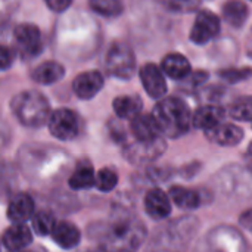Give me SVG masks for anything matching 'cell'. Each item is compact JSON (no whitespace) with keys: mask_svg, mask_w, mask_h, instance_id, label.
<instances>
[{"mask_svg":"<svg viewBox=\"0 0 252 252\" xmlns=\"http://www.w3.org/2000/svg\"><path fill=\"white\" fill-rule=\"evenodd\" d=\"M130 131L134 137V140H152L161 136V133L158 131V127L152 118V115H146V114H139L136 115L133 120H130Z\"/></svg>","mask_w":252,"mask_h":252,"instance_id":"obj_22","label":"cell"},{"mask_svg":"<svg viewBox=\"0 0 252 252\" xmlns=\"http://www.w3.org/2000/svg\"><path fill=\"white\" fill-rule=\"evenodd\" d=\"M167 149V143L162 136L152 140H133L131 143H124L123 155L134 165H145L157 161Z\"/></svg>","mask_w":252,"mask_h":252,"instance_id":"obj_7","label":"cell"},{"mask_svg":"<svg viewBox=\"0 0 252 252\" xmlns=\"http://www.w3.org/2000/svg\"><path fill=\"white\" fill-rule=\"evenodd\" d=\"M226 114H229V115H230L233 120H236V121H245V123L251 121V118H252L251 97H250V96H242V97H239V99L233 100V102L229 105V108H227Z\"/></svg>","mask_w":252,"mask_h":252,"instance_id":"obj_28","label":"cell"},{"mask_svg":"<svg viewBox=\"0 0 252 252\" xmlns=\"http://www.w3.org/2000/svg\"><path fill=\"white\" fill-rule=\"evenodd\" d=\"M13 59H15L13 52L7 46L0 44V71H4V69L10 68L12 63H13Z\"/></svg>","mask_w":252,"mask_h":252,"instance_id":"obj_38","label":"cell"},{"mask_svg":"<svg viewBox=\"0 0 252 252\" xmlns=\"http://www.w3.org/2000/svg\"><path fill=\"white\" fill-rule=\"evenodd\" d=\"M220 32V19L211 10H201L195 18L190 30V41L195 44H207Z\"/></svg>","mask_w":252,"mask_h":252,"instance_id":"obj_11","label":"cell"},{"mask_svg":"<svg viewBox=\"0 0 252 252\" xmlns=\"http://www.w3.org/2000/svg\"><path fill=\"white\" fill-rule=\"evenodd\" d=\"M226 109L219 105H208L201 106L193 115H192V126L199 130H211L213 127L219 126L224 121Z\"/></svg>","mask_w":252,"mask_h":252,"instance_id":"obj_18","label":"cell"},{"mask_svg":"<svg viewBox=\"0 0 252 252\" xmlns=\"http://www.w3.org/2000/svg\"><path fill=\"white\" fill-rule=\"evenodd\" d=\"M68 185L72 190H84L94 186V170L89 162H80L71 174Z\"/></svg>","mask_w":252,"mask_h":252,"instance_id":"obj_27","label":"cell"},{"mask_svg":"<svg viewBox=\"0 0 252 252\" xmlns=\"http://www.w3.org/2000/svg\"><path fill=\"white\" fill-rule=\"evenodd\" d=\"M96 232L103 252H137L146 236L145 224L126 213L106 224H100Z\"/></svg>","mask_w":252,"mask_h":252,"instance_id":"obj_2","label":"cell"},{"mask_svg":"<svg viewBox=\"0 0 252 252\" xmlns=\"http://www.w3.org/2000/svg\"><path fill=\"white\" fill-rule=\"evenodd\" d=\"M171 170L167 167H151L145 171V177L152 183H162L171 177Z\"/></svg>","mask_w":252,"mask_h":252,"instance_id":"obj_35","label":"cell"},{"mask_svg":"<svg viewBox=\"0 0 252 252\" xmlns=\"http://www.w3.org/2000/svg\"><path fill=\"white\" fill-rule=\"evenodd\" d=\"M140 81L146 93L154 99H162L167 93V83L164 72L155 63H146L139 71Z\"/></svg>","mask_w":252,"mask_h":252,"instance_id":"obj_12","label":"cell"},{"mask_svg":"<svg viewBox=\"0 0 252 252\" xmlns=\"http://www.w3.org/2000/svg\"><path fill=\"white\" fill-rule=\"evenodd\" d=\"M32 242V232L28 229L24 223L22 224H13L1 236L3 247L10 252L22 251Z\"/></svg>","mask_w":252,"mask_h":252,"instance_id":"obj_17","label":"cell"},{"mask_svg":"<svg viewBox=\"0 0 252 252\" xmlns=\"http://www.w3.org/2000/svg\"><path fill=\"white\" fill-rule=\"evenodd\" d=\"M50 235H52V239L55 241V244L63 250L75 248L81 239V233H80L78 227L69 221L56 223Z\"/></svg>","mask_w":252,"mask_h":252,"instance_id":"obj_21","label":"cell"},{"mask_svg":"<svg viewBox=\"0 0 252 252\" xmlns=\"http://www.w3.org/2000/svg\"><path fill=\"white\" fill-rule=\"evenodd\" d=\"M208 72L207 71H195V72H190L186 78H188V84L193 89H198L201 86H204L207 81H208ZM185 78V80H186Z\"/></svg>","mask_w":252,"mask_h":252,"instance_id":"obj_37","label":"cell"},{"mask_svg":"<svg viewBox=\"0 0 252 252\" xmlns=\"http://www.w3.org/2000/svg\"><path fill=\"white\" fill-rule=\"evenodd\" d=\"M108 128H109V134H111L112 140H115L117 143H126L127 131L123 124H120L118 121H109Z\"/></svg>","mask_w":252,"mask_h":252,"instance_id":"obj_36","label":"cell"},{"mask_svg":"<svg viewBox=\"0 0 252 252\" xmlns=\"http://www.w3.org/2000/svg\"><path fill=\"white\" fill-rule=\"evenodd\" d=\"M152 118L161 136L177 139L185 136L192 127V112L179 97H162L152 111Z\"/></svg>","mask_w":252,"mask_h":252,"instance_id":"obj_3","label":"cell"},{"mask_svg":"<svg viewBox=\"0 0 252 252\" xmlns=\"http://www.w3.org/2000/svg\"><path fill=\"white\" fill-rule=\"evenodd\" d=\"M103 75L99 71H86L75 77L72 81V90L77 97L87 100L94 97L103 87Z\"/></svg>","mask_w":252,"mask_h":252,"instance_id":"obj_14","label":"cell"},{"mask_svg":"<svg viewBox=\"0 0 252 252\" xmlns=\"http://www.w3.org/2000/svg\"><path fill=\"white\" fill-rule=\"evenodd\" d=\"M15 252H27V251H15Z\"/></svg>","mask_w":252,"mask_h":252,"instance_id":"obj_42","label":"cell"},{"mask_svg":"<svg viewBox=\"0 0 252 252\" xmlns=\"http://www.w3.org/2000/svg\"><path fill=\"white\" fill-rule=\"evenodd\" d=\"M199 227V223L195 217H183L174 223H171L167 227V235L171 244L180 245V244H188L196 233Z\"/></svg>","mask_w":252,"mask_h":252,"instance_id":"obj_19","label":"cell"},{"mask_svg":"<svg viewBox=\"0 0 252 252\" xmlns=\"http://www.w3.org/2000/svg\"><path fill=\"white\" fill-rule=\"evenodd\" d=\"M223 18L235 28H241L250 18V7L242 0H229L223 6Z\"/></svg>","mask_w":252,"mask_h":252,"instance_id":"obj_25","label":"cell"},{"mask_svg":"<svg viewBox=\"0 0 252 252\" xmlns=\"http://www.w3.org/2000/svg\"><path fill=\"white\" fill-rule=\"evenodd\" d=\"M34 210H35L34 199L28 193H16L9 201L6 214L13 224H22L31 220Z\"/></svg>","mask_w":252,"mask_h":252,"instance_id":"obj_16","label":"cell"},{"mask_svg":"<svg viewBox=\"0 0 252 252\" xmlns=\"http://www.w3.org/2000/svg\"><path fill=\"white\" fill-rule=\"evenodd\" d=\"M142 106H143L142 99L136 94L118 96L114 100V111L120 120H133L136 115L142 112Z\"/></svg>","mask_w":252,"mask_h":252,"instance_id":"obj_26","label":"cell"},{"mask_svg":"<svg viewBox=\"0 0 252 252\" xmlns=\"http://www.w3.org/2000/svg\"><path fill=\"white\" fill-rule=\"evenodd\" d=\"M47 126L50 134L63 142L74 140L80 134L81 128L78 115L66 108L53 111L47 118Z\"/></svg>","mask_w":252,"mask_h":252,"instance_id":"obj_9","label":"cell"},{"mask_svg":"<svg viewBox=\"0 0 252 252\" xmlns=\"http://www.w3.org/2000/svg\"><path fill=\"white\" fill-rule=\"evenodd\" d=\"M146 214L152 220H164L171 214V201L170 196L159 188H152L143 201Z\"/></svg>","mask_w":252,"mask_h":252,"instance_id":"obj_13","label":"cell"},{"mask_svg":"<svg viewBox=\"0 0 252 252\" xmlns=\"http://www.w3.org/2000/svg\"><path fill=\"white\" fill-rule=\"evenodd\" d=\"M207 245L211 252H248L244 235L229 226H219L207 236Z\"/></svg>","mask_w":252,"mask_h":252,"instance_id":"obj_8","label":"cell"},{"mask_svg":"<svg viewBox=\"0 0 252 252\" xmlns=\"http://www.w3.org/2000/svg\"><path fill=\"white\" fill-rule=\"evenodd\" d=\"M205 136L210 142L219 145V146H236L244 139V130L235 124H226L224 121L219 126L213 127L211 130L205 131Z\"/></svg>","mask_w":252,"mask_h":252,"instance_id":"obj_15","label":"cell"},{"mask_svg":"<svg viewBox=\"0 0 252 252\" xmlns=\"http://www.w3.org/2000/svg\"><path fill=\"white\" fill-rule=\"evenodd\" d=\"M202 0H162L164 6L173 13H190L195 12Z\"/></svg>","mask_w":252,"mask_h":252,"instance_id":"obj_33","label":"cell"},{"mask_svg":"<svg viewBox=\"0 0 252 252\" xmlns=\"http://www.w3.org/2000/svg\"><path fill=\"white\" fill-rule=\"evenodd\" d=\"M13 38L24 58H34L41 52V31L34 24H19L13 30Z\"/></svg>","mask_w":252,"mask_h":252,"instance_id":"obj_10","label":"cell"},{"mask_svg":"<svg viewBox=\"0 0 252 252\" xmlns=\"http://www.w3.org/2000/svg\"><path fill=\"white\" fill-rule=\"evenodd\" d=\"M89 6L93 12L106 18H115L124 9L123 0H89Z\"/></svg>","mask_w":252,"mask_h":252,"instance_id":"obj_29","label":"cell"},{"mask_svg":"<svg viewBox=\"0 0 252 252\" xmlns=\"http://www.w3.org/2000/svg\"><path fill=\"white\" fill-rule=\"evenodd\" d=\"M32 230L40 236H49L56 224V220L52 213L49 211H38L32 214Z\"/></svg>","mask_w":252,"mask_h":252,"instance_id":"obj_30","label":"cell"},{"mask_svg":"<svg viewBox=\"0 0 252 252\" xmlns=\"http://www.w3.org/2000/svg\"><path fill=\"white\" fill-rule=\"evenodd\" d=\"M63 75H65V68L59 62L49 61V62H43L41 65H38L32 71L31 78L38 84L50 86V84H55L59 80H62Z\"/></svg>","mask_w":252,"mask_h":252,"instance_id":"obj_24","label":"cell"},{"mask_svg":"<svg viewBox=\"0 0 252 252\" xmlns=\"http://www.w3.org/2000/svg\"><path fill=\"white\" fill-rule=\"evenodd\" d=\"M9 140V131L4 126H0V149L7 143Z\"/></svg>","mask_w":252,"mask_h":252,"instance_id":"obj_41","label":"cell"},{"mask_svg":"<svg viewBox=\"0 0 252 252\" xmlns=\"http://www.w3.org/2000/svg\"><path fill=\"white\" fill-rule=\"evenodd\" d=\"M161 71L173 80H185L192 72V66L186 56L180 53H170L162 59Z\"/></svg>","mask_w":252,"mask_h":252,"instance_id":"obj_23","label":"cell"},{"mask_svg":"<svg viewBox=\"0 0 252 252\" xmlns=\"http://www.w3.org/2000/svg\"><path fill=\"white\" fill-rule=\"evenodd\" d=\"M241 226H244L247 230H251V211L250 210H247L241 216Z\"/></svg>","mask_w":252,"mask_h":252,"instance_id":"obj_40","label":"cell"},{"mask_svg":"<svg viewBox=\"0 0 252 252\" xmlns=\"http://www.w3.org/2000/svg\"><path fill=\"white\" fill-rule=\"evenodd\" d=\"M250 77H251V69L248 66L247 68H229V69L220 71V78H223L224 81H227L230 84L245 81Z\"/></svg>","mask_w":252,"mask_h":252,"instance_id":"obj_34","label":"cell"},{"mask_svg":"<svg viewBox=\"0 0 252 252\" xmlns=\"http://www.w3.org/2000/svg\"><path fill=\"white\" fill-rule=\"evenodd\" d=\"M21 170L31 180H50L65 173L69 157L65 151L52 145H24L18 154Z\"/></svg>","mask_w":252,"mask_h":252,"instance_id":"obj_1","label":"cell"},{"mask_svg":"<svg viewBox=\"0 0 252 252\" xmlns=\"http://www.w3.org/2000/svg\"><path fill=\"white\" fill-rule=\"evenodd\" d=\"M106 69L109 75L120 80H130L136 72V56L131 47L127 43L117 41L111 44L106 59Z\"/></svg>","mask_w":252,"mask_h":252,"instance_id":"obj_6","label":"cell"},{"mask_svg":"<svg viewBox=\"0 0 252 252\" xmlns=\"http://www.w3.org/2000/svg\"><path fill=\"white\" fill-rule=\"evenodd\" d=\"M118 183V174L112 168H102L94 176V186L100 192H111Z\"/></svg>","mask_w":252,"mask_h":252,"instance_id":"obj_32","label":"cell"},{"mask_svg":"<svg viewBox=\"0 0 252 252\" xmlns=\"http://www.w3.org/2000/svg\"><path fill=\"white\" fill-rule=\"evenodd\" d=\"M216 183L221 193L227 198L247 199L251 193L250 171L238 164H232L223 168L216 176Z\"/></svg>","mask_w":252,"mask_h":252,"instance_id":"obj_5","label":"cell"},{"mask_svg":"<svg viewBox=\"0 0 252 252\" xmlns=\"http://www.w3.org/2000/svg\"><path fill=\"white\" fill-rule=\"evenodd\" d=\"M16 182V170L7 162H0V201L7 198Z\"/></svg>","mask_w":252,"mask_h":252,"instance_id":"obj_31","label":"cell"},{"mask_svg":"<svg viewBox=\"0 0 252 252\" xmlns=\"http://www.w3.org/2000/svg\"><path fill=\"white\" fill-rule=\"evenodd\" d=\"M44 1L49 6V9H52L53 12H58V13L65 12L72 3V0H44Z\"/></svg>","mask_w":252,"mask_h":252,"instance_id":"obj_39","label":"cell"},{"mask_svg":"<svg viewBox=\"0 0 252 252\" xmlns=\"http://www.w3.org/2000/svg\"><path fill=\"white\" fill-rule=\"evenodd\" d=\"M170 201H173L179 208L196 210L205 202L202 190H193L183 186H173L170 189Z\"/></svg>","mask_w":252,"mask_h":252,"instance_id":"obj_20","label":"cell"},{"mask_svg":"<svg viewBox=\"0 0 252 252\" xmlns=\"http://www.w3.org/2000/svg\"><path fill=\"white\" fill-rule=\"evenodd\" d=\"M10 111L24 127L37 128L47 123L50 105L40 92L25 90L12 97Z\"/></svg>","mask_w":252,"mask_h":252,"instance_id":"obj_4","label":"cell"}]
</instances>
